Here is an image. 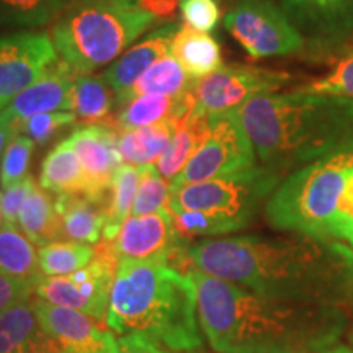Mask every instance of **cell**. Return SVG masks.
<instances>
[{
    "instance_id": "cell-23",
    "label": "cell",
    "mask_w": 353,
    "mask_h": 353,
    "mask_svg": "<svg viewBox=\"0 0 353 353\" xmlns=\"http://www.w3.org/2000/svg\"><path fill=\"white\" fill-rule=\"evenodd\" d=\"M19 229L34 247H43L63 239V224L54 200L46 190L37 187L25 201L19 216Z\"/></svg>"
},
{
    "instance_id": "cell-46",
    "label": "cell",
    "mask_w": 353,
    "mask_h": 353,
    "mask_svg": "<svg viewBox=\"0 0 353 353\" xmlns=\"http://www.w3.org/2000/svg\"><path fill=\"white\" fill-rule=\"evenodd\" d=\"M345 244L348 245V247H350V249L353 250V231L350 232V236H348L347 237V241H345Z\"/></svg>"
},
{
    "instance_id": "cell-10",
    "label": "cell",
    "mask_w": 353,
    "mask_h": 353,
    "mask_svg": "<svg viewBox=\"0 0 353 353\" xmlns=\"http://www.w3.org/2000/svg\"><path fill=\"white\" fill-rule=\"evenodd\" d=\"M291 81L293 76L285 70L242 64L223 65L193 83V112L205 117L234 112L254 97L278 92Z\"/></svg>"
},
{
    "instance_id": "cell-18",
    "label": "cell",
    "mask_w": 353,
    "mask_h": 353,
    "mask_svg": "<svg viewBox=\"0 0 353 353\" xmlns=\"http://www.w3.org/2000/svg\"><path fill=\"white\" fill-rule=\"evenodd\" d=\"M180 26L175 21L164 23L149 33L138 44L123 52L110 68L101 74L117 94V107L120 105L123 95L132 87L138 79L148 70L156 61L170 54L172 43Z\"/></svg>"
},
{
    "instance_id": "cell-35",
    "label": "cell",
    "mask_w": 353,
    "mask_h": 353,
    "mask_svg": "<svg viewBox=\"0 0 353 353\" xmlns=\"http://www.w3.org/2000/svg\"><path fill=\"white\" fill-rule=\"evenodd\" d=\"M77 117L74 112H51L34 114L20 125L19 134H26L34 141V144H46L64 128L72 126Z\"/></svg>"
},
{
    "instance_id": "cell-25",
    "label": "cell",
    "mask_w": 353,
    "mask_h": 353,
    "mask_svg": "<svg viewBox=\"0 0 353 353\" xmlns=\"http://www.w3.org/2000/svg\"><path fill=\"white\" fill-rule=\"evenodd\" d=\"M41 335L34 299H23L0 312V353H30Z\"/></svg>"
},
{
    "instance_id": "cell-1",
    "label": "cell",
    "mask_w": 353,
    "mask_h": 353,
    "mask_svg": "<svg viewBox=\"0 0 353 353\" xmlns=\"http://www.w3.org/2000/svg\"><path fill=\"white\" fill-rule=\"evenodd\" d=\"M187 255L196 270L263 296L342 307L353 301V250L341 241L223 236L195 242Z\"/></svg>"
},
{
    "instance_id": "cell-36",
    "label": "cell",
    "mask_w": 353,
    "mask_h": 353,
    "mask_svg": "<svg viewBox=\"0 0 353 353\" xmlns=\"http://www.w3.org/2000/svg\"><path fill=\"white\" fill-rule=\"evenodd\" d=\"M34 188H37V183H34L33 176L28 174L20 182L3 190L2 195H0V211L3 216V226L19 228L20 211Z\"/></svg>"
},
{
    "instance_id": "cell-8",
    "label": "cell",
    "mask_w": 353,
    "mask_h": 353,
    "mask_svg": "<svg viewBox=\"0 0 353 353\" xmlns=\"http://www.w3.org/2000/svg\"><path fill=\"white\" fill-rule=\"evenodd\" d=\"M224 26L252 59L301 52L306 38L273 0H239L224 17Z\"/></svg>"
},
{
    "instance_id": "cell-51",
    "label": "cell",
    "mask_w": 353,
    "mask_h": 353,
    "mask_svg": "<svg viewBox=\"0 0 353 353\" xmlns=\"http://www.w3.org/2000/svg\"><path fill=\"white\" fill-rule=\"evenodd\" d=\"M61 353H70V352H64V350H63V352H61Z\"/></svg>"
},
{
    "instance_id": "cell-32",
    "label": "cell",
    "mask_w": 353,
    "mask_h": 353,
    "mask_svg": "<svg viewBox=\"0 0 353 353\" xmlns=\"http://www.w3.org/2000/svg\"><path fill=\"white\" fill-rule=\"evenodd\" d=\"M170 200V182L162 176L156 164L141 165V182L131 216H145L167 210Z\"/></svg>"
},
{
    "instance_id": "cell-43",
    "label": "cell",
    "mask_w": 353,
    "mask_h": 353,
    "mask_svg": "<svg viewBox=\"0 0 353 353\" xmlns=\"http://www.w3.org/2000/svg\"><path fill=\"white\" fill-rule=\"evenodd\" d=\"M61 352H63V348H61L59 343H57L54 339H51L50 335L43 332L38 343L33 347V350L30 353H61Z\"/></svg>"
},
{
    "instance_id": "cell-6",
    "label": "cell",
    "mask_w": 353,
    "mask_h": 353,
    "mask_svg": "<svg viewBox=\"0 0 353 353\" xmlns=\"http://www.w3.org/2000/svg\"><path fill=\"white\" fill-rule=\"evenodd\" d=\"M156 21L138 3H70L50 37L64 63L88 74L114 63Z\"/></svg>"
},
{
    "instance_id": "cell-3",
    "label": "cell",
    "mask_w": 353,
    "mask_h": 353,
    "mask_svg": "<svg viewBox=\"0 0 353 353\" xmlns=\"http://www.w3.org/2000/svg\"><path fill=\"white\" fill-rule=\"evenodd\" d=\"M234 114L262 165L285 172L324 156L353 132V99L293 90L254 97Z\"/></svg>"
},
{
    "instance_id": "cell-17",
    "label": "cell",
    "mask_w": 353,
    "mask_h": 353,
    "mask_svg": "<svg viewBox=\"0 0 353 353\" xmlns=\"http://www.w3.org/2000/svg\"><path fill=\"white\" fill-rule=\"evenodd\" d=\"M77 76L68 63L57 59L37 82L25 88L3 110L19 125V130L21 123L34 114L70 112V95Z\"/></svg>"
},
{
    "instance_id": "cell-21",
    "label": "cell",
    "mask_w": 353,
    "mask_h": 353,
    "mask_svg": "<svg viewBox=\"0 0 353 353\" xmlns=\"http://www.w3.org/2000/svg\"><path fill=\"white\" fill-rule=\"evenodd\" d=\"M39 187L54 195H87V180L81 161L65 139L44 157Z\"/></svg>"
},
{
    "instance_id": "cell-33",
    "label": "cell",
    "mask_w": 353,
    "mask_h": 353,
    "mask_svg": "<svg viewBox=\"0 0 353 353\" xmlns=\"http://www.w3.org/2000/svg\"><path fill=\"white\" fill-rule=\"evenodd\" d=\"M296 90L304 92V94H322L353 99V44L339 57L330 72L304 83Z\"/></svg>"
},
{
    "instance_id": "cell-45",
    "label": "cell",
    "mask_w": 353,
    "mask_h": 353,
    "mask_svg": "<svg viewBox=\"0 0 353 353\" xmlns=\"http://www.w3.org/2000/svg\"><path fill=\"white\" fill-rule=\"evenodd\" d=\"M322 353H353V348L347 347V345H335V347L329 348V350H325Z\"/></svg>"
},
{
    "instance_id": "cell-22",
    "label": "cell",
    "mask_w": 353,
    "mask_h": 353,
    "mask_svg": "<svg viewBox=\"0 0 353 353\" xmlns=\"http://www.w3.org/2000/svg\"><path fill=\"white\" fill-rule=\"evenodd\" d=\"M210 128V117L195 112H192L188 118L179 123L169 145L156 164L164 179L172 182L183 170L193 154L208 138Z\"/></svg>"
},
{
    "instance_id": "cell-28",
    "label": "cell",
    "mask_w": 353,
    "mask_h": 353,
    "mask_svg": "<svg viewBox=\"0 0 353 353\" xmlns=\"http://www.w3.org/2000/svg\"><path fill=\"white\" fill-rule=\"evenodd\" d=\"M117 107V94L103 77L79 74L70 95V112L83 121H97L108 117Z\"/></svg>"
},
{
    "instance_id": "cell-12",
    "label": "cell",
    "mask_w": 353,
    "mask_h": 353,
    "mask_svg": "<svg viewBox=\"0 0 353 353\" xmlns=\"http://www.w3.org/2000/svg\"><path fill=\"white\" fill-rule=\"evenodd\" d=\"M118 263H165L183 247L169 210L145 216H130L118 236L101 242Z\"/></svg>"
},
{
    "instance_id": "cell-27",
    "label": "cell",
    "mask_w": 353,
    "mask_h": 353,
    "mask_svg": "<svg viewBox=\"0 0 353 353\" xmlns=\"http://www.w3.org/2000/svg\"><path fill=\"white\" fill-rule=\"evenodd\" d=\"M141 182V167L123 164L114 174L110 185L108 203L105 206L107 224L103 229V241L110 242L121 231L125 221L131 216L136 193Z\"/></svg>"
},
{
    "instance_id": "cell-53",
    "label": "cell",
    "mask_w": 353,
    "mask_h": 353,
    "mask_svg": "<svg viewBox=\"0 0 353 353\" xmlns=\"http://www.w3.org/2000/svg\"><path fill=\"white\" fill-rule=\"evenodd\" d=\"M182 2H183V0H182Z\"/></svg>"
},
{
    "instance_id": "cell-15",
    "label": "cell",
    "mask_w": 353,
    "mask_h": 353,
    "mask_svg": "<svg viewBox=\"0 0 353 353\" xmlns=\"http://www.w3.org/2000/svg\"><path fill=\"white\" fill-rule=\"evenodd\" d=\"M39 327L70 353H120V343L112 330L97 325L94 317L76 309L34 299Z\"/></svg>"
},
{
    "instance_id": "cell-9",
    "label": "cell",
    "mask_w": 353,
    "mask_h": 353,
    "mask_svg": "<svg viewBox=\"0 0 353 353\" xmlns=\"http://www.w3.org/2000/svg\"><path fill=\"white\" fill-rule=\"evenodd\" d=\"M210 134L170 188L237 174L257 165V152L234 112L210 117Z\"/></svg>"
},
{
    "instance_id": "cell-34",
    "label": "cell",
    "mask_w": 353,
    "mask_h": 353,
    "mask_svg": "<svg viewBox=\"0 0 353 353\" xmlns=\"http://www.w3.org/2000/svg\"><path fill=\"white\" fill-rule=\"evenodd\" d=\"M34 141L26 134H17L2 154L0 162V185L6 190L28 175Z\"/></svg>"
},
{
    "instance_id": "cell-19",
    "label": "cell",
    "mask_w": 353,
    "mask_h": 353,
    "mask_svg": "<svg viewBox=\"0 0 353 353\" xmlns=\"http://www.w3.org/2000/svg\"><path fill=\"white\" fill-rule=\"evenodd\" d=\"M54 206L63 224L64 237L82 244H99L103 241L107 224L105 205L85 195H56Z\"/></svg>"
},
{
    "instance_id": "cell-16",
    "label": "cell",
    "mask_w": 353,
    "mask_h": 353,
    "mask_svg": "<svg viewBox=\"0 0 353 353\" xmlns=\"http://www.w3.org/2000/svg\"><path fill=\"white\" fill-rule=\"evenodd\" d=\"M291 21L321 48L353 41V0H280Z\"/></svg>"
},
{
    "instance_id": "cell-44",
    "label": "cell",
    "mask_w": 353,
    "mask_h": 353,
    "mask_svg": "<svg viewBox=\"0 0 353 353\" xmlns=\"http://www.w3.org/2000/svg\"><path fill=\"white\" fill-rule=\"evenodd\" d=\"M138 0H69V6L70 3H136Z\"/></svg>"
},
{
    "instance_id": "cell-13",
    "label": "cell",
    "mask_w": 353,
    "mask_h": 353,
    "mask_svg": "<svg viewBox=\"0 0 353 353\" xmlns=\"http://www.w3.org/2000/svg\"><path fill=\"white\" fill-rule=\"evenodd\" d=\"M57 61L54 44L44 32L0 37V108L38 81Z\"/></svg>"
},
{
    "instance_id": "cell-2",
    "label": "cell",
    "mask_w": 353,
    "mask_h": 353,
    "mask_svg": "<svg viewBox=\"0 0 353 353\" xmlns=\"http://www.w3.org/2000/svg\"><path fill=\"white\" fill-rule=\"evenodd\" d=\"M188 273L203 337L216 353H322L348 327L342 306L263 296L195 267Z\"/></svg>"
},
{
    "instance_id": "cell-5",
    "label": "cell",
    "mask_w": 353,
    "mask_h": 353,
    "mask_svg": "<svg viewBox=\"0 0 353 353\" xmlns=\"http://www.w3.org/2000/svg\"><path fill=\"white\" fill-rule=\"evenodd\" d=\"M352 172L353 132L281 180L265 203L268 224L278 231L329 239L330 218Z\"/></svg>"
},
{
    "instance_id": "cell-37",
    "label": "cell",
    "mask_w": 353,
    "mask_h": 353,
    "mask_svg": "<svg viewBox=\"0 0 353 353\" xmlns=\"http://www.w3.org/2000/svg\"><path fill=\"white\" fill-rule=\"evenodd\" d=\"M182 15L185 25L196 32L210 33L219 23L218 0H183Z\"/></svg>"
},
{
    "instance_id": "cell-52",
    "label": "cell",
    "mask_w": 353,
    "mask_h": 353,
    "mask_svg": "<svg viewBox=\"0 0 353 353\" xmlns=\"http://www.w3.org/2000/svg\"><path fill=\"white\" fill-rule=\"evenodd\" d=\"M2 110H3V108H0V112H2Z\"/></svg>"
},
{
    "instance_id": "cell-7",
    "label": "cell",
    "mask_w": 353,
    "mask_h": 353,
    "mask_svg": "<svg viewBox=\"0 0 353 353\" xmlns=\"http://www.w3.org/2000/svg\"><path fill=\"white\" fill-rule=\"evenodd\" d=\"M281 180V172L255 165L237 174L170 188L167 210L205 213L219 221L231 234L252 223Z\"/></svg>"
},
{
    "instance_id": "cell-50",
    "label": "cell",
    "mask_w": 353,
    "mask_h": 353,
    "mask_svg": "<svg viewBox=\"0 0 353 353\" xmlns=\"http://www.w3.org/2000/svg\"><path fill=\"white\" fill-rule=\"evenodd\" d=\"M0 187H2V185H0ZM0 195H2V190H0Z\"/></svg>"
},
{
    "instance_id": "cell-48",
    "label": "cell",
    "mask_w": 353,
    "mask_h": 353,
    "mask_svg": "<svg viewBox=\"0 0 353 353\" xmlns=\"http://www.w3.org/2000/svg\"><path fill=\"white\" fill-rule=\"evenodd\" d=\"M3 226V216H2V211H0V228Z\"/></svg>"
},
{
    "instance_id": "cell-26",
    "label": "cell",
    "mask_w": 353,
    "mask_h": 353,
    "mask_svg": "<svg viewBox=\"0 0 353 353\" xmlns=\"http://www.w3.org/2000/svg\"><path fill=\"white\" fill-rule=\"evenodd\" d=\"M195 79H192L187 74L179 61L172 54H167L161 59L156 61L151 68L141 76L138 81L132 83L130 90L123 95L120 101V107L126 101L139 95H169V97H179L188 92L192 88Z\"/></svg>"
},
{
    "instance_id": "cell-20",
    "label": "cell",
    "mask_w": 353,
    "mask_h": 353,
    "mask_svg": "<svg viewBox=\"0 0 353 353\" xmlns=\"http://www.w3.org/2000/svg\"><path fill=\"white\" fill-rule=\"evenodd\" d=\"M170 54L187 70L192 79H203L223 68L221 46L210 33L196 32L183 25L176 32L172 43Z\"/></svg>"
},
{
    "instance_id": "cell-14",
    "label": "cell",
    "mask_w": 353,
    "mask_h": 353,
    "mask_svg": "<svg viewBox=\"0 0 353 353\" xmlns=\"http://www.w3.org/2000/svg\"><path fill=\"white\" fill-rule=\"evenodd\" d=\"M77 154L87 180V198L107 206V193L117 170L123 165L117 128L100 123L77 126L68 139Z\"/></svg>"
},
{
    "instance_id": "cell-47",
    "label": "cell",
    "mask_w": 353,
    "mask_h": 353,
    "mask_svg": "<svg viewBox=\"0 0 353 353\" xmlns=\"http://www.w3.org/2000/svg\"><path fill=\"white\" fill-rule=\"evenodd\" d=\"M350 345L353 348V322H352V332H350Z\"/></svg>"
},
{
    "instance_id": "cell-29",
    "label": "cell",
    "mask_w": 353,
    "mask_h": 353,
    "mask_svg": "<svg viewBox=\"0 0 353 353\" xmlns=\"http://www.w3.org/2000/svg\"><path fill=\"white\" fill-rule=\"evenodd\" d=\"M0 273L34 281L39 276L38 252L19 228H0Z\"/></svg>"
},
{
    "instance_id": "cell-41",
    "label": "cell",
    "mask_w": 353,
    "mask_h": 353,
    "mask_svg": "<svg viewBox=\"0 0 353 353\" xmlns=\"http://www.w3.org/2000/svg\"><path fill=\"white\" fill-rule=\"evenodd\" d=\"M179 2L180 0H138L136 3L157 20H170L179 10Z\"/></svg>"
},
{
    "instance_id": "cell-39",
    "label": "cell",
    "mask_w": 353,
    "mask_h": 353,
    "mask_svg": "<svg viewBox=\"0 0 353 353\" xmlns=\"http://www.w3.org/2000/svg\"><path fill=\"white\" fill-rule=\"evenodd\" d=\"M34 294V281L20 280L0 273V312L13 304L32 298Z\"/></svg>"
},
{
    "instance_id": "cell-24",
    "label": "cell",
    "mask_w": 353,
    "mask_h": 353,
    "mask_svg": "<svg viewBox=\"0 0 353 353\" xmlns=\"http://www.w3.org/2000/svg\"><path fill=\"white\" fill-rule=\"evenodd\" d=\"M176 126L179 125L172 118H165L154 125L121 132L118 144H120L123 161L138 167L157 164L169 145Z\"/></svg>"
},
{
    "instance_id": "cell-11",
    "label": "cell",
    "mask_w": 353,
    "mask_h": 353,
    "mask_svg": "<svg viewBox=\"0 0 353 353\" xmlns=\"http://www.w3.org/2000/svg\"><path fill=\"white\" fill-rule=\"evenodd\" d=\"M114 273L117 262L101 244L95 259L81 270L63 276H46L39 273L34 280V294L57 306L76 309L100 322L107 316Z\"/></svg>"
},
{
    "instance_id": "cell-42",
    "label": "cell",
    "mask_w": 353,
    "mask_h": 353,
    "mask_svg": "<svg viewBox=\"0 0 353 353\" xmlns=\"http://www.w3.org/2000/svg\"><path fill=\"white\" fill-rule=\"evenodd\" d=\"M19 134V125L12 120L10 114L6 110L0 112V157L8 145V143Z\"/></svg>"
},
{
    "instance_id": "cell-38",
    "label": "cell",
    "mask_w": 353,
    "mask_h": 353,
    "mask_svg": "<svg viewBox=\"0 0 353 353\" xmlns=\"http://www.w3.org/2000/svg\"><path fill=\"white\" fill-rule=\"evenodd\" d=\"M353 231V172L348 176L342 195L329 223V239L341 241L345 244L347 237Z\"/></svg>"
},
{
    "instance_id": "cell-40",
    "label": "cell",
    "mask_w": 353,
    "mask_h": 353,
    "mask_svg": "<svg viewBox=\"0 0 353 353\" xmlns=\"http://www.w3.org/2000/svg\"><path fill=\"white\" fill-rule=\"evenodd\" d=\"M120 353H175L141 334L120 335Z\"/></svg>"
},
{
    "instance_id": "cell-31",
    "label": "cell",
    "mask_w": 353,
    "mask_h": 353,
    "mask_svg": "<svg viewBox=\"0 0 353 353\" xmlns=\"http://www.w3.org/2000/svg\"><path fill=\"white\" fill-rule=\"evenodd\" d=\"M92 245L76 241H56L38 249L39 272L46 276H63L85 267L95 259Z\"/></svg>"
},
{
    "instance_id": "cell-49",
    "label": "cell",
    "mask_w": 353,
    "mask_h": 353,
    "mask_svg": "<svg viewBox=\"0 0 353 353\" xmlns=\"http://www.w3.org/2000/svg\"><path fill=\"white\" fill-rule=\"evenodd\" d=\"M188 353H203V352H196V350H195V352H188Z\"/></svg>"
},
{
    "instance_id": "cell-30",
    "label": "cell",
    "mask_w": 353,
    "mask_h": 353,
    "mask_svg": "<svg viewBox=\"0 0 353 353\" xmlns=\"http://www.w3.org/2000/svg\"><path fill=\"white\" fill-rule=\"evenodd\" d=\"M69 0H0V28H34L63 13Z\"/></svg>"
},
{
    "instance_id": "cell-4",
    "label": "cell",
    "mask_w": 353,
    "mask_h": 353,
    "mask_svg": "<svg viewBox=\"0 0 353 353\" xmlns=\"http://www.w3.org/2000/svg\"><path fill=\"white\" fill-rule=\"evenodd\" d=\"M105 324L172 352H195L205 341L192 276L165 263H118Z\"/></svg>"
}]
</instances>
